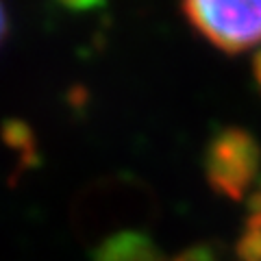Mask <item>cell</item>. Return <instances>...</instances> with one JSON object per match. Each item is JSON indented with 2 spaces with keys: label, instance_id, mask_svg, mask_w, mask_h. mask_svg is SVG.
<instances>
[{
  "label": "cell",
  "instance_id": "cell-4",
  "mask_svg": "<svg viewBox=\"0 0 261 261\" xmlns=\"http://www.w3.org/2000/svg\"><path fill=\"white\" fill-rule=\"evenodd\" d=\"M57 3L70 11H92V9L102 7L107 0H57Z\"/></svg>",
  "mask_w": 261,
  "mask_h": 261
},
{
  "label": "cell",
  "instance_id": "cell-6",
  "mask_svg": "<svg viewBox=\"0 0 261 261\" xmlns=\"http://www.w3.org/2000/svg\"><path fill=\"white\" fill-rule=\"evenodd\" d=\"M252 74H255L257 85L261 87V50L255 55V59H252Z\"/></svg>",
  "mask_w": 261,
  "mask_h": 261
},
{
  "label": "cell",
  "instance_id": "cell-1",
  "mask_svg": "<svg viewBox=\"0 0 261 261\" xmlns=\"http://www.w3.org/2000/svg\"><path fill=\"white\" fill-rule=\"evenodd\" d=\"M181 9L192 29L222 53L261 44V0H181Z\"/></svg>",
  "mask_w": 261,
  "mask_h": 261
},
{
  "label": "cell",
  "instance_id": "cell-2",
  "mask_svg": "<svg viewBox=\"0 0 261 261\" xmlns=\"http://www.w3.org/2000/svg\"><path fill=\"white\" fill-rule=\"evenodd\" d=\"M261 166V150L255 137L242 128H222L207 144L205 174L218 194L238 200L248 192Z\"/></svg>",
  "mask_w": 261,
  "mask_h": 261
},
{
  "label": "cell",
  "instance_id": "cell-3",
  "mask_svg": "<svg viewBox=\"0 0 261 261\" xmlns=\"http://www.w3.org/2000/svg\"><path fill=\"white\" fill-rule=\"evenodd\" d=\"M96 261H161V252L150 238L137 231H124L100 244Z\"/></svg>",
  "mask_w": 261,
  "mask_h": 261
},
{
  "label": "cell",
  "instance_id": "cell-5",
  "mask_svg": "<svg viewBox=\"0 0 261 261\" xmlns=\"http://www.w3.org/2000/svg\"><path fill=\"white\" fill-rule=\"evenodd\" d=\"M7 35H9V15H7L5 3H3V0H0V46L5 44Z\"/></svg>",
  "mask_w": 261,
  "mask_h": 261
}]
</instances>
